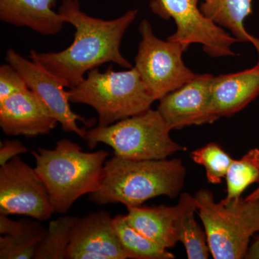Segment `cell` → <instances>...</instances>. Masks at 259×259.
<instances>
[{
    "label": "cell",
    "mask_w": 259,
    "mask_h": 259,
    "mask_svg": "<svg viewBox=\"0 0 259 259\" xmlns=\"http://www.w3.org/2000/svg\"><path fill=\"white\" fill-rule=\"evenodd\" d=\"M65 23L76 29L74 41L60 52L30 51V59L59 78L67 88L84 79L85 74L106 63L125 69L134 67L122 56L120 44L126 30L139 11L129 10L120 18L105 20L89 16L80 9L78 0H62L59 10Z\"/></svg>",
    "instance_id": "6da1fadb"
},
{
    "label": "cell",
    "mask_w": 259,
    "mask_h": 259,
    "mask_svg": "<svg viewBox=\"0 0 259 259\" xmlns=\"http://www.w3.org/2000/svg\"><path fill=\"white\" fill-rule=\"evenodd\" d=\"M186 173L180 158L134 161L115 156L105 162L100 187L90 199L98 204L120 203L127 208L159 196L175 199L183 190Z\"/></svg>",
    "instance_id": "7a4b0ae2"
},
{
    "label": "cell",
    "mask_w": 259,
    "mask_h": 259,
    "mask_svg": "<svg viewBox=\"0 0 259 259\" xmlns=\"http://www.w3.org/2000/svg\"><path fill=\"white\" fill-rule=\"evenodd\" d=\"M35 170L47 187L54 212L64 214L81 196L98 190L106 151L84 152L71 140L58 141L54 149L32 151Z\"/></svg>",
    "instance_id": "3957f363"
},
{
    "label": "cell",
    "mask_w": 259,
    "mask_h": 259,
    "mask_svg": "<svg viewBox=\"0 0 259 259\" xmlns=\"http://www.w3.org/2000/svg\"><path fill=\"white\" fill-rule=\"evenodd\" d=\"M67 93L70 102L90 105L96 110L100 127L142 113L156 101L135 67L115 71L110 66L103 73L95 68Z\"/></svg>",
    "instance_id": "277c9868"
},
{
    "label": "cell",
    "mask_w": 259,
    "mask_h": 259,
    "mask_svg": "<svg viewBox=\"0 0 259 259\" xmlns=\"http://www.w3.org/2000/svg\"><path fill=\"white\" fill-rule=\"evenodd\" d=\"M194 197L213 258H245L252 236L259 232V199L216 202L205 189Z\"/></svg>",
    "instance_id": "5b68a950"
},
{
    "label": "cell",
    "mask_w": 259,
    "mask_h": 259,
    "mask_svg": "<svg viewBox=\"0 0 259 259\" xmlns=\"http://www.w3.org/2000/svg\"><path fill=\"white\" fill-rule=\"evenodd\" d=\"M171 131L158 110L151 108L112 125L90 130L84 140L90 149L102 143L124 159L161 160L187 151V147L171 139Z\"/></svg>",
    "instance_id": "8992f818"
},
{
    "label": "cell",
    "mask_w": 259,
    "mask_h": 259,
    "mask_svg": "<svg viewBox=\"0 0 259 259\" xmlns=\"http://www.w3.org/2000/svg\"><path fill=\"white\" fill-rule=\"evenodd\" d=\"M139 32L141 40L134 67L156 101L197 76L184 63L186 51L180 42L158 38L147 20L140 24Z\"/></svg>",
    "instance_id": "52a82bcc"
},
{
    "label": "cell",
    "mask_w": 259,
    "mask_h": 259,
    "mask_svg": "<svg viewBox=\"0 0 259 259\" xmlns=\"http://www.w3.org/2000/svg\"><path fill=\"white\" fill-rule=\"evenodd\" d=\"M200 0H152L150 8L154 14L176 24V32L168 40L180 42L185 51L190 45L200 44L206 54L213 58L234 56L236 37L202 14Z\"/></svg>",
    "instance_id": "ba28073f"
},
{
    "label": "cell",
    "mask_w": 259,
    "mask_h": 259,
    "mask_svg": "<svg viewBox=\"0 0 259 259\" xmlns=\"http://www.w3.org/2000/svg\"><path fill=\"white\" fill-rule=\"evenodd\" d=\"M54 212L45 184L19 156L0 168V213L47 221Z\"/></svg>",
    "instance_id": "9c48e42d"
},
{
    "label": "cell",
    "mask_w": 259,
    "mask_h": 259,
    "mask_svg": "<svg viewBox=\"0 0 259 259\" xmlns=\"http://www.w3.org/2000/svg\"><path fill=\"white\" fill-rule=\"evenodd\" d=\"M6 61L18 71L28 88L41 99L61 124L63 131L75 133L84 140L88 131L80 127L78 122H88L71 110L64 82L40 65L25 59L13 49H9L7 52Z\"/></svg>",
    "instance_id": "30bf717a"
},
{
    "label": "cell",
    "mask_w": 259,
    "mask_h": 259,
    "mask_svg": "<svg viewBox=\"0 0 259 259\" xmlns=\"http://www.w3.org/2000/svg\"><path fill=\"white\" fill-rule=\"evenodd\" d=\"M213 76L197 74L158 100L157 110L171 131L211 124L218 120L212 112Z\"/></svg>",
    "instance_id": "8fae6325"
},
{
    "label": "cell",
    "mask_w": 259,
    "mask_h": 259,
    "mask_svg": "<svg viewBox=\"0 0 259 259\" xmlns=\"http://www.w3.org/2000/svg\"><path fill=\"white\" fill-rule=\"evenodd\" d=\"M106 211L78 218L73 229L66 259H127Z\"/></svg>",
    "instance_id": "7c38bea8"
},
{
    "label": "cell",
    "mask_w": 259,
    "mask_h": 259,
    "mask_svg": "<svg viewBox=\"0 0 259 259\" xmlns=\"http://www.w3.org/2000/svg\"><path fill=\"white\" fill-rule=\"evenodd\" d=\"M58 123L41 99L29 88L0 101V126L7 136H44Z\"/></svg>",
    "instance_id": "4fadbf2b"
},
{
    "label": "cell",
    "mask_w": 259,
    "mask_h": 259,
    "mask_svg": "<svg viewBox=\"0 0 259 259\" xmlns=\"http://www.w3.org/2000/svg\"><path fill=\"white\" fill-rule=\"evenodd\" d=\"M126 219L138 231L166 248H172L178 240V228L187 212L197 210L193 196L181 194L176 205L134 207L127 208Z\"/></svg>",
    "instance_id": "5bb4252c"
},
{
    "label": "cell",
    "mask_w": 259,
    "mask_h": 259,
    "mask_svg": "<svg viewBox=\"0 0 259 259\" xmlns=\"http://www.w3.org/2000/svg\"><path fill=\"white\" fill-rule=\"evenodd\" d=\"M212 112L218 119L231 117L259 95V61L253 67L213 76Z\"/></svg>",
    "instance_id": "9a60e30c"
},
{
    "label": "cell",
    "mask_w": 259,
    "mask_h": 259,
    "mask_svg": "<svg viewBox=\"0 0 259 259\" xmlns=\"http://www.w3.org/2000/svg\"><path fill=\"white\" fill-rule=\"evenodd\" d=\"M57 0H0V20L17 27H27L45 35L62 30L65 23L53 8Z\"/></svg>",
    "instance_id": "2e32d148"
},
{
    "label": "cell",
    "mask_w": 259,
    "mask_h": 259,
    "mask_svg": "<svg viewBox=\"0 0 259 259\" xmlns=\"http://www.w3.org/2000/svg\"><path fill=\"white\" fill-rule=\"evenodd\" d=\"M200 10L219 26L229 30L238 42L251 44L258 53L259 61V39L244 27L245 19L253 12L252 0H203Z\"/></svg>",
    "instance_id": "e0dca14e"
},
{
    "label": "cell",
    "mask_w": 259,
    "mask_h": 259,
    "mask_svg": "<svg viewBox=\"0 0 259 259\" xmlns=\"http://www.w3.org/2000/svg\"><path fill=\"white\" fill-rule=\"evenodd\" d=\"M113 226L127 258L174 259L175 255L131 226L125 214L113 218Z\"/></svg>",
    "instance_id": "ac0fdd59"
},
{
    "label": "cell",
    "mask_w": 259,
    "mask_h": 259,
    "mask_svg": "<svg viewBox=\"0 0 259 259\" xmlns=\"http://www.w3.org/2000/svg\"><path fill=\"white\" fill-rule=\"evenodd\" d=\"M21 229L0 238V258H33L47 230L39 223L23 219Z\"/></svg>",
    "instance_id": "d6986e66"
},
{
    "label": "cell",
    "mask_w": 259,
    "mask_h": 259,
    "mask_svg": "<svg viewBox=\"0 0 259 259\" xmlns=\"http://www.w3.org/2000/svg\"><path fill=\"white\" fill-rule=\"evenodd\" d=\"M226 180V196L221 200L223 203L241 198L249 186L259 185L258 148H252L239 160H233Z\"/></svg>",
    "instance_id": "ffe728a7"
},
{
    "label": "cell",
    "mask_w": 259,
    "mask_h": 259,
    "mask_svg": "<svg viewBox=\"0 0 259 259\" xmlns=\"http://www.w3.org/2000/svg\"><path fill=\"white\" fill-rule=\"evenodd\" d=\"M77 219V217L62 216L51 221L45 236L37 246L33 258H66L73 229Z\"/></svg>",
    "instance_id": "44dd1931"
},
{
    "label": "cell",
    "mask_w": 259,
    "mask_h": 259,
    "mask_svg": "<svg viewBox=\"0 0 259 259\" xmlns=\"http://www.w3.org/2000/svg\"><path fill=\"white\" fill-rule=\"evenodd\" d=\"M191 158L204 167L209 183L218 185L226 178L233 158L219 144L211 142L192 151Z\"/></svg>",
    "instance_id": "7402d4cb"
},
{
    "label": "cell",
    "mask_w": 259,
    "mask_h": 259,
    "mask_svg": "<svg viewBox=\"0 0 259 259\" xmlns=\"http://www.w3.org/2000/svg\"><path fill=\"white\" fill-rule=\"evenodd\" d=\"M187 212L182 218L178 228V240L185 245L189 259H207L210 254L207 234L196 221L194 213Z\"/></svg>",
    "instance_id": "603a6c76"
},
{
    "label": "cell",
    "mask_w": 259,
    "mask_h": 259,
    "mask_svg": "<svg viewBox=\"0 0 259 259\" xmlns=\"http://www.w3.org/2000/svg\"><path fill=\"white\" fill-rule=\"evenodd\" d=\"M25 80L13 66L2 65L0 67V101L28 89Z\"/></svg>",
    "instance_id": "cb8c5ba5"
},
{
    "label": "cell",
    "mask_w": 259,
    "mask_h": 259,
    "mask_svg": "<svg viewBox=\"0 0 259 259\" xmlns=\"http://www.w3.org/2000/svg\"><path fill=\"white\" fill-rule=\"evenodd\" d=\"M28 148L18 140H6L1 142L0 148V166H4L8 162L18 155L28 153Z\"/></svg>",
    "instance_id": "d4e9b609"
},
{
    "label": "cell",
    "mask_w": 259,
    "mask_h": 259,
    "mask_svg": "<svg viewBox=\"0 0 259 259\" xmlns=\"http://www.w3.org/2000/svg\"><path fill=\"white\" fill-rule=\"evenodd\" d=\"M24 220L15 221L10 219L8 215L1 214L0 215V233L4 236L12 235L21 229Z\"/></svg>",
    "instance_id": "484cf974"
},
{
    "label": "cell",
    "mask_w": 259,
    "mask_h": 259,
    "mask_svg": "<svg viewBox=\"0 0 259 259\" xmlns=\"http://www.w3.org/2000/svg\"><path fill=\"white\" fill-rule=\"evenodd\" d=\"M245 258L259 259V235L255 237L254 241L250 245Z\"/></svg>",
    "instance_id": "4316f807"
},
{
    "label": "cell",
    "mask_w": 259,
    "mask_h": 259,
    "mask_svg": "<svg viewBox=\"0 0 259 259\" xmlns=\"http://www.w3.org/2000/svg\"><path fill=\"white\" fill-rule=\"evenodd\" d=\"M246 200H257L259 199V186L252 193L248 194L245 198Z\"/></svg>",
    "instance_id": "83f0119b"
}]
</instances>
